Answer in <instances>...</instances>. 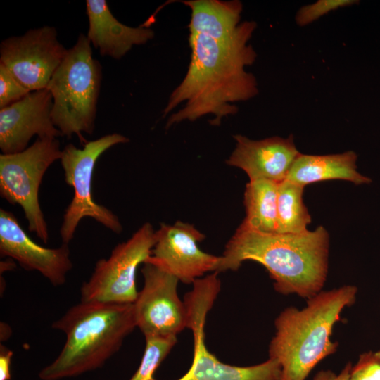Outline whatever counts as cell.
<instances>
[{"label": "cell", "instance_id": "1", "mask_svg": "<svg viewBox=\"0 0 380 380\" xmlns=\"http://www.w3.org/2000/svg\"><path fill=\"white\" fill-rule=\"evenodd\" d=\"M255 28L254 21H244L232 37L223 39L189 34V68L170 94L163 116L182 103L184 106L169 117L166 128L206 115H213L210 124L217 126L222 118L237 112L234 103L258 94L255 76L246 71V67L252 65L257 57L248 44Z\"/></svg>", "mask_w": 380, "mask_h": 380}, {"label": "cell", "instance_id": "2", "mask_svg": "<svg viewBox=\"0 0 380 380\" xmlns=\"http://www.w3.org/2000/svg\"><path fill=\"white\" fill-rule=\"evenodd\" d=\"M329 238L322 226L297 234L265 233L241 224L225 246L215 272L236 271L252 260L261 264L274 290L308 299L321 291L328 272Z\"/></svg>", "mask_w": 380, "mask_h": 380}, {"label": "cell", "instance_id": "3", "mask_svg": "<svg viewBox=\"0 0 380 380\" xmlns=\"http://www.w3.org/2000/svg\"><path fill=\"white\" fill-rule=\"evenodd\" d=\"M357 293L353 285L321 291L303 308L291 306L278 315L268 355L279 363L281 380H305L319 362L336 352L338 343L331 339L334 326L343 309L355 303Z\"/></svg>", "mask_w": 380, "mask_h": 380}, {"label": "cell", "instance_id": "4", "mask_svg": "<svg viewBox=\"0 0 380 380\" xmlns=\"http://www.w3.org/2000/svg\"><path fill=\"white\" fill-rule=\"evenodd\" d=\"M65 342L57 357L39 373L42 380H61L102 367L137 327L134 303L80 302L51 325Z\"/></svg>", "mask_w": 380, "mask_h": 380}, {"label": "cell", "instance_id": "5", "mask_svg": "<svg viewBox=\"0 0 380 380\" xmlns=\"http://www.w3.org/2000/svg\"><path fill=\"white\" fill-rule=\"evenodd\" d=\"M101 77V66L92 56L91 42L80 34L46 87L53 99V125L68 139L77 135L83 146L87 141L82 133L91 134L94 130Z\"/></svg>", "mask_w": 380, "mask_h": 380}, {"label": "cell", "instance_id": "6", "mask_svg": "<svg viewBox=\"0 0 380 380\" xmlns=\"http://www.w3.org/2000/svg\"><path fill=\"white\" fill-rule=\"evenodd\" d=\"M128 141L125 136L113 133L87 141L82 148L69 144L62 150L60 160L65 181L74 190L60 229L63 243L68 244L71 241L80 221L84 217L95 220L117 234L122 232L118 216L94 200L91 183L94 166L100 156L112 146Z\"/></svg>", "mask_w": 380, "mask_h": 380}, {"label": "cell", "instance_id": "7", "mask_svg": "<svg viewBox=\"0 0 380 380\" xmlns=\"http://www.w3.org/2000/svg\"><path fill=\"white\" fill-rule=\"evenodd\" d=\"M62 150L56 138H37L21 152L0 156V194L13 205H20L28 229L47 243L48 227L40 208L38 192L43 177Z\"/></svg>", "mask_w": 380, "mask_h": 380}, {"label": "cell", "instance_id": "8", "mask_svg": "<svg viewBox=\"0 0 380 380\" xmlns=\"http://www.w3.org/2000/svg\"><path fill=\"white\" fill-rule=\"evenodd\" d=\"M156 231L149 222L139 227L127 241L118 244L108 258L96 263L80 288L81 302L133 303L138 293L137 270L151 255Z\"/></svg>", "mask_w": 380, "mask_h": 380}, {"label": "cell", "instance_id": "9", "mask_svg": "<svg viewBox=\"0 0 380 380\" xmlns=\"http://www.w3.org/2000/svg\"><path fill=\"white\" fill-rule=\"evenodd\" d=\"M144 285L134 303L137 327L144 337L177 335L188 327V315L177 293L179 279L149 258L141 268Z\"/></svg>", "mask_w": 380, "mask_h": 380}, {"label": "cell", "instance_id": "10", "mask_svg": "<svg viewBox=\"0 0 380 380\" xmlns=\"http://www.w3.org/2000/svg\"><path fill=\"white\" fill-rule=\"evenodd\" d=\"M54 27L32 29L0 45V64L30 91L46 89L68 53Z\"/></svg>", "mask_w": 380, "mask_h": 380}, {"label": "cell", "instance_id": "11", "mask_svg": "<svg viewBox=\"0 0 380 380\" xmlns=\"http://www.w3.org/2000/svg\"><path fill=\"white\" fill-rule=\"evenodd\" d=\"M205 235L193 224L177 221L160 223L156 231V243L149 259L184 284L194 281L208 272H215L220 261L201 250L198 243Z\"/></svg>", "mask_w": 380, "mask_h": 380}, {"label": "cell", "instance_id": "12", "mask_svg": "<svg viewBox=\"0 0 380 380\" xmlns=\"http://www.w3.org/2000/svg\"><path fill=\"white\" fill-rule=\"evenodd\" d=\"M0 255L16 260L26 270L39 272L54 286L63 285L72 268L68 244L55 248L38 245L4 209L0 210Z\"/></svg>", "mask_w": 380, "mask_h": 380}, {"label": "cell", "instance_id": "13", "mask_svg": "<svg viewBox=\"0 0 380 380\" xmlns=\"http://www.w3.org/2000/svg\"><path fill=\"white\" fill-rule=\"evenodd\" d=\"M53 99L46 88L30 91L22 99L0 110V148L4 154L26 149L34 135L62 136L52 121Z\"/></svg>", "mask_w": 380, "mask_h": 380}, {"label": "cell", "instance_id": "14", "mask_svg": "<svg viewBox=\"0 0 380 380\" xmlns=\"http://www.w3.org/2000/svg\"><path fill=\"white\" fill-rule=\"evenodd\" d=\"M234 139L235 148L226 163L244 171L249 180L267 179L277 183L284 180L300 153L292 134L287 138L272 137L260 140L236 134Z\"/></svg>", "mask_w": 380, "mask_h": 380}, {"label": "cell", "instance_id": "15", "mask_svg": "<svg viewBox=\"0 0 380 380\" xmlns=\"http://www.w3.org/2000/svg\"><path fill=\"white\" fill-rule=\"evenodd\" d=\"M205 322H194L189 327L194 336L193 360L189 370L177 380H281V366L272 358L246 367L221 362L205 346Z\"/></svg>", "mask_w": 380, "mask_h": 380}, {"label": "cell", "instance_id": "16", "mask_svg": "<svg viewBox=\"0 0 380 380\" xmlns=\"http://www.w3.org/2000/svg\"><path fill=\"white\" fill-rule=\"evenodd\" d=\"M89 29L87 37L103 56L122 58L134 46L146 43L153 31L143 25L132 27L119 22L110 12L106 0H87Z\"/></svg>", "mask_w": 380, "mask_h": 380}, {"label": "cell", "instance_id": "17", "mask_svg": "<svg viewBox=\"0 0 380 380\" xmlns=\"http://www.w3.org/2000/svg\"><path fill=\"white\" fill-rule=\"evenodd\" d=\"M357 154L353 151L329 155L300 153L286 178L303 186L325 180L341 179L355 184H369L372 179L357 170Z\"/></svg>", "mask_w": 380, "mask_h": 380}, {"label": "cell", "instance_id": "18", "mask_svg": "<svg viewBox=\"0 0 380 380\" xmlns=\"http://www.w3.org/2000/svg\"><path fill=\"white\" fill-rule=\"evenodd\" d=\"M182 3L191 9L189 34L227 39L240 25L242 4L239 1L190 0Z\"/></svg>", "mask_w": 380, "mask_h": 380}, {"label": "cell", "instance_id": "19", "mask_svg": "<svg viewBox=\"0 0 380 380\" xmlns=\"http://www.w3.org/2000/svg\"><path fill=\"white\" fill-rule=\"evenodd\" d=\"M277 187L276 182L249 180L244 191L246 216L241 225L260 232H277Z\"/></svg>", "mask_w": 380, "mask_h": 380}, {"label": "cell", "instance_id": "20", "mask_svg": "<svg viewBox=\"0 0 380 380\" xmlns=\"http://www.w3.org/2000/svg\"><path fill=\"white\" fill-rule=\"evenodd\" d=\"M304 186L284 179L278 183L277 232L297 234L308 230L311 217L303 199Z\"/></svg>", "mask_w": 380, "mask_h": 380}, {"label": "cell", "instance_id": "21", "mask_svg": "<svg viewBox=\"0 0 380 380\" xmlns=\"http://www.w3.org/2000/svg\"><path fill=\"white\" fill-rule=\"evenodd\" d=\"M146 345L140 365L129 380H156L153 374L177 341V336L144 337Z\"/></svg>", "mask_w": 380, "mask_h": 380}, {"label": "cell", "instance_id": "22", "mask_svg": "<svg viewBox=\"0 0 380 380\" xmlns=\"http://www.w3.org/2000/svg\"><path fill=\"white\" fill-rule=\"evenodd\" d=\"M358 2L355 0H319L301 7L298 11L295 20L298 25L305 26L333 11Z\"/></svg>", "mask_w": 380, "mask_h": 380}, {"label": "cell", "instance_id": "23", "mask_svg": "<svg viewBox=\"0 0 380 380\" xmlns=\"http://www.w3.org/2000/svg\"><path fill=\"white\" fill-rule=\"evenodd\" d=\"M30 91L2 64H0V108L15 103Z\"/></svg>", "mask_w": 380, "mask_h": 380}, {"label": "cell", "instance_id": "24", "mask_svg": "<svg viewBox=\"0 0 380 380\" xmlns=\"http://www.w3.org/2000/svg\"><path fill=\"white\" fill-rule=\"evenodd\" d=\"M349 380H380V351L361 354L351 368Z\"/></svg>", "mask_w": 380, "mask_h": 380}, {"label": "cell", "instance_id": "25", "mask_svg": "<svg viewBox=\"0 0 380 380\" xmlns=\"http://www.w3.org/2000/svg\"><path fill=\"white\" fill-rule=\"evenodd\" d=\"M352 367V363L348 362L338 374L331 370H321L312 380H349Z\"/></svg>", "mask_w": 380, "mask_h": 380}, {"label": "cell", "instance_id": "26", "mask_svg": "<svg viewBox=\"0 0 380 380\" xmlns=\"http://www.w3.org/2000/svg\"><path fill=\"white\" fill-rule=\"evenodd\" d=\"M13 352L2 346H0V380L11 379V362Z\"/></svg>", "mask_w": 380, "mask_h": 380}]
</instances>
